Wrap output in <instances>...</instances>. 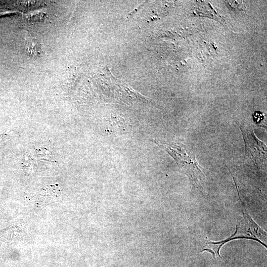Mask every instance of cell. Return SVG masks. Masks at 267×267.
<instances>
[{"label": "cell", "instance_id": "obj_2", "mask_svg": "<svg viewBox=\"0 0 267 267\" xmlns=\"http://www.w3.org/2000/svg\"><path fill=\"white\" fill-rule=\"evenodd\" d=\"M238 195L242 207V216L237 219L236 229L232 235L235 239H248L256 241L267 248V232L264 230L248 213L239 193Z\"/></svg>", "mask_w": 267, "mask_h": 267}, {"label": "cell", "instance_id": "obj_1", "mask_svg": "<svg viewBox=\"0 0 267 267\" xmlns=\"http://www.w3.org/2000/svg\"><path fill=\"white\" fill-rule=\"evenodd\" d=\"M165 150L176 161L180 172L188 177L191 184L198 187L205 178L204 169L198 164L195 156L188 154L185 146L175 142L164 143L152 140Z\"/></svg>", "mask_w": 267, "mask_h": 267}, {"label": "cell", "instance_id": "obj_4", "mask_svg": "<svg viewBox=\"0 0 267 267\" xmlns=\"http://www.w3.org/2000/svg\"><path fill=\"white\" fill-rule=\"evenodd\" d=\"M27 51L32 55H38L41 51V47L39 44L34 39H29L26 43Z\"/></svg>", "mask_w": 267, "mask_h": 267}, {"label": "cell", "instance_id": "obj_3", "mask_svg": "<svg viewBox=\"0 0 267 267\" xmlns=\"http://www.w3.org/2000/svg\"><path fill=\"white\" fill-rule=\"evenodd\" d=\"M231 236H230L223 240L217 242L212 241L208 239L203 240L201 243L202 248L200 252L208 251L212 254L214 259L216 258V256L222 258L220 254V250L222 247L225 243L234 240Z\"/></svg>", "mask_w": 267, "mask_h": 267}]
</instances>
